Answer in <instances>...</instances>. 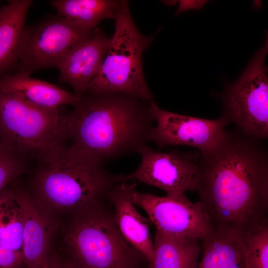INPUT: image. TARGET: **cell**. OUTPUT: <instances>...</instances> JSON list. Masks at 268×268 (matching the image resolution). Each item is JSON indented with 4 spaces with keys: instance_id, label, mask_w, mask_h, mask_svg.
<instances>
[{
    "instance_id": "obj_16",
    "label": "cell",
    "mask_w": 268,
    "mask_h": 268,
    "mask_svg": "<svg viewBox=\"0 0 268 268\" xmlns=\"http://www.w3.org/2000/svg\"><path fill=\"white\" fill-rule=\"evenodd\" d=\"M31 0H9L0 7V78L18 62V54Z\"/></svg>"
},
{
    "instance_id": "obj_13",
    "label": "cell",
    "mask_w": 268,
    "mask_h": 268,
    "mask_svg": "<svg viewBox=\"0 0 268 268\" xmlns=\"http://www.w3.org/2000/svg\"><path fill=\"white\" fill-rule=\"evenodd\" d=\"M24 208L22 254L26 268H44L54 234L59 227L56 215L42 208L29 190L22 192Z\"/></svg>"
},
{
    "instance_id": "obj_7",
    "label": "cell",
    "mask_w": 268,
    "mask_h": 268,
    "mask_svg": "<svg viewBox=\"0 0 268 268\" xmlns=\"http://www.w3.org/2000/svg\"><path fill=\"white\" fill-rule=\"evenodd\" d=\"M268 52L267 37L241 76L219 95L222 116L243 134L260 140L268 137Z\"/></svg>"
},
{
    "instance_id": "obj_15",
    "label": "cell",
    "mask_w": 268,
    "mask_h": 268,
    "mask_svg": "<svg viewBox=\"0 0 268 268\" xmlns=\"http://www.w3.org/2000/svg\"><path fill=\"white\" fill-rule=\"evenodd\" d=\"M0 91L15 94L37 106L53 109L73 105L81 95L69 92L30 75L16 72L6 73L0 78Z\"/></svg>"
},
{
    "instance_id": "obj_11",
    "label": "cell",
    "mask_w": 268,
    "mask_h": 268,
    "mask_svg": "<svg viewBox=\"0 0 268 268\" xmlns=\"http://www.w3.org/2000/svg\"><path fill=\"white\" fill-rule=\"evenodd\" d=\"M151 111L155 126L150 141L160 148L168 145L196 147L204 153L215 148L222 140L229 121L221 116L215 120L183 115L165 111L153 101Z\"/></svg>"
},
{
    "instance_id": "obj_21",
    "label": "cell",
    "mask_w": 268,
    "mask_h": 268,
    "mask_svg": "<svg viewBox=\"0 0 268 268\" xmlns=\"http://www.w3.org/2000/svg\"><path fill=\"white\" fill-rule=\"evenodd\" d=\"M246 268H268V220L241 233Z\"/></svg>"
},
{
    "instance_id": "obj_23",
    "label": "cell",
    "mask_w": 268,
    "mask_h": 268,
    "mask_svg": "<svg viewBox=\"0 0 268 268\" xmlns=\"http://www.w3.org/2000/svg\"><path fill=\"white\" fill-rule=\"evenodd\" d=\"M24 265L22 254L0 241V268H21Z\"/></svg>"
},
{
    "instance_id": "obj_27",
    "label": "cell",
    "mask_w": 268,
    "mask_h": 268,
    "mask_svg": "<svg viewBox=\"0 0 268 268\" xmlns=\"http://www.w3.org/2000/svg\"><path fill=\"white\" fill-rule=\"evenodd\" d=\"M175 1H171V0H169V1H163V2H164L166 4H168V5H173L176 2H175Z\"/></svg>"
},
{
    "instance_id": "obj_19",
    "label": "cell",
    "mask_w": 268,
    "mask_h": 268,
    "mask_svg": "<svg viewBox=\"0 0 268 268\" xmlns=\"http://www.w3.org/2000/svg\"><path fill=\"white\" fill-rule=\"evenodd\" d=\"M23 188L19 178L0 191V241L21 254L24 221Z\"/></svg>"
},
{
    "instance_id": "obj_18",
    "label": "cell",
    "mask_w": 268,
    "mask_h": 268,
    "mask_svg": "<svg viewBox=\"0 0 268 268\" xmlns=\"http://www.w3.org/2000/svg\"><path fill=\"white\" fill-rule=\"evenodd\" d=\"M202 241L197 268H246L241 233L213 228Z\"/></svg>"
},
{
    "instance_id": "obj_14",
    "label": "cell",
    "mask_w": 268,
    "mask_h": 268,
    "mask_svg": "<svg viewBox=\"0 0 268 268\" xmlns=\"http://www.w3.org/2000/svg\"><path fill=\"white\" fill-rule=\"evenodd\" d=\"M136 183L123 182L110 192L108 201L114 207L118 229L125 240L150 264L154 257L153 242L149 230V220L136 210L133 202Z\"/></svg>"
},
{
    "instance_id": "obj_3",
    "label": "cell",
    "mask_w": 268,
    "mask_h": 268,
    "mask_svg": "<svg viewBox=\"0 0 268 268\" xmlns=\"http://www.w3.org/2000/svg\"><path fill=\"white\" fill-rule=\"evenodd\" d=\"M37 165L29 191L43 209L55 215L73 214L108 200L112 189L124 182L97 160L62 143L35 158Z\"/></svg>"
},
{
    "instance_id": "obj_6",
    "label": "cell",
    "mask_w": 268,
    "mask_h": 268,
    "mask_svg": "<svg viewBox=\"0 0 268 268\" xmlns=\"http://www.w3.org/2000/svg\"><path fill=\"white\" fill-rule=\"evenodd\" d=\"M67 114L0 91V139L35 159L65 142Z\"/></svg>"
},
{
    "instance_id": "obj_2",
    "label": "cell",
    "mask_w": 268,
    "mask_h": 268,
    "mask_svg": "<svg viewBox=\"0 0 268 268\" xmlns=\"http://www.w3.org/2000/svg\"><path fill=\"white\" fill-rule=\"evenodd\" d=\"M151 101L118 92L82 93L67 114L66 140L103 164L138 153L150 141Z\"/></svg>"
},
{
    "instance_id": "obj_10",
    "label": "cell",
    "mask_w": 268,
    "mask_h": 268,
    "mask_svg": "<svg viewBox=\"0 0 268 268\" xmlns=\"http://www.w3.org/2000/svg\"><path fill=\"white\" fill-rule=\"evenodd\" d=\"M133 202L143 208L156 230L201 240L213 230L209 217L200 201L193 202L185 194L159 197L134 192Z\"/></svg>"
},
{
    "instance_id": "obj_12",
    "label": "cell",
    "mask_w": 268,
    "mask_h": 268,
    "mask_svg": "<svg viewBox=\"0 0 268 268\" xmlns=\"http://www.w3.org/2000/svg\"><path fill=\"white\" fill-rule=\"evenodd\" d=\"M111 43V38L96 28L87 38L72 49L58 67L60 82L69 85L76 94L86 92L91 80L102 67Z\"/></svg>"
},
{
    "instance_id": "obj_20",
    "label": "cell",
    "mask_w": 268,
    "mask_h": 268,
    "mask_svg": "<svg viewBox=\"0 0 268 268\" xmlns=\"http://www.w3.org/2000/svg\"><path fill=\"white\" fill-rule=\"evenodd\" d=\"M50 3L58 15L82 29L92 30L104 19H114L120 0H53Z\"/></svg>"
},
{
    "instance_id": "obj_24",
    "label": "cell",
    "mask_w": 268,
    "mask_h": 268,
    "mask_svg": "<svg viewBox=\"0 0 268 268\" xmlns=\"http://www.w3.org/2000/svg\"><path fill=\"white\" fill-rule=\"evenodd\" d=\"M206 2L205 0H179L176 15L189 9H199Z\"/></svg>"
},
{
    "instance_id": "obj_26",
    "label": "cell",
    "mask_w": 268,
    "mask_h": 268,
    "mask_svg": "<svg viewBox=\"0 0 268 268\" xmlns=\"http://www.w3.org/2000/svg\"><path fill=\"white\" fill-rule=\"evenodd\" d=\"M61 268H74L68 260L60 259Z\"/></svg>"
},
{
    "instance_id": "obj_1",
    "label": "cell",
    "mask_w": 268,
    "mask_h": 268,
    "mask_svg": "<svg viewBox=\"0 0 268 268\" xmlns=\"http://www.w3.org/2000/svg\"><path fill=\"white\" fill-rule=\"evenodd\" d=\"M262 140L226 131L215 148L200 153L197 191L213 228L242 233L268 220V154Z\"/></svg>"
},
{
    "instance_id": "obj_8",
    "label": "cell",
    "mask_w": 268,
    "mask_h": 268,
    "mask_svg": "<svg viewBox=\"0 0 268 268\" xmlns=\"http://www.w3.org/2000/svg\"><path fill=\"white\" fill-rule=\"evenodd\" d=\"M94 30L82 29L59 15L24 28L15 72L30 75L37 70L57 68L67 55Z\"/></svg>"
},
{
    "instance_id": "obj_9",
    "label": "cell",
    "mask_w": 268,
    "mask_h": 268,
    "mask_svg": "<svg viewBox=\"0 0 268 268\" xmlns=\"http://www.w3.org/2000/svg\"><path fill=\"white\" fill-rule=\"evenodd\" d=\"M141 162L132 173L124 175L125 182L137 180L158 188L167 195L180 196L197 191L199 178L200 152L173 150L161 152L149 146L138 152Z\"/></svg>"
},
{
    "instance_id": "obj_17",
    "label": "cell",
    "mask_w": 268,
    "mask_h": 268,
    "mask_svg": "<svg viewBox=\"0 0 268 268\" xmlns=\"http://www.w3.org/2000/svg\"><path fill=\"white\" fill-rule=\"evenodd\" d=\"M201 240L155 230L151 268H197Z\"/></svg>"
},
{
    "instance_id": "obj_22",
    "label": "cell",
    "mask_w": 268,
    "mask_h": 268,
    "mask_svg": "<svg viewBox=\"0 0 268 268\" xmlns=\"http://www.w3.org/2000/svg\"><path fill=\"white\" fill-rule=\"evenodd\" d=\"M28 157L0 139V191L28 168Z\"/></svg>"
},
{
    "instance_id": "obj_5",
    "label": "cell",
    "mask_w": 268,
    "mask_h": 268,
    "mask_svg": "<svg viewBox=\"0 0 268 268\" xmlns=\"http://www.w3.org/2000/svg\"><path fill=\"white\" fill-rule=\"evenodd\" d=\"M114 20L109 48L100 70L88 84L86 92H118L154 100L144 78L142 60L155 34L146 36L140 32L127 0H120Z\"/></svg>"
},
{
    "instance_id": "obj_25",
    "label": "cell",
    "mask_w": 268,
    "mask_h": 268,
    "mask_svg": "<svg viewBox=\"0 0 268 268\" xmlns=\"http://www.w3.org/2000/svg\"><path fill=\"white\" fill-rule=\"evenodd\" d=\"M44 268H61L60 259L50 253Z\"/></svg>"
},
{
    "instance_id": "obj_4",
    "label": "cell",
    "mask_w": 268,
    "mask_h": 268,
    "mask_svg": "<svg viewBox=\"0 0 268 268\" xmlns=\"http://www.w3.org/2000/svg\"><path fill=\"white\" fill-rule=\"evenodd\" d=\"M107 201L71 214L64 240L74 268H138L143 257L122 235Z\"/></svg>"
}]
</instances>
